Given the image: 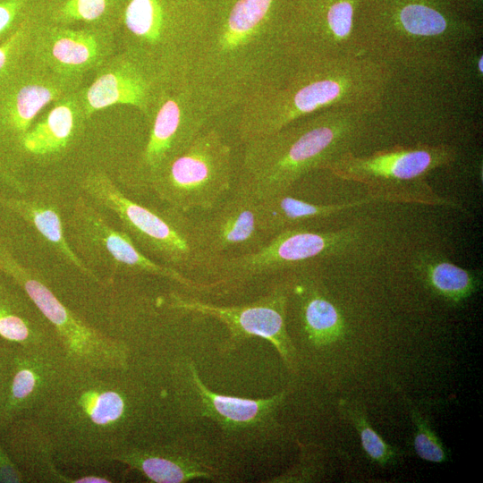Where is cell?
<instances>
[{
    "mask_svg": "<svg viewBox=\"0 0 483 483\" xmlns=\"http://www.w3.org/2000/svg\"><path fill=\"white\" fill-rule=\"evenodd\" d=\"M152 405L130 369L72 366L30 416L50 442L59 466L97 469L148 437Z\"/></svg>",
    "mask_w": 483,
    "mask_h": 483,
    "instance_id": "obj_1",
    "label": "cell"
},
{
    "mask_svg": "<svg viewBox=\"0 0 483 483\" xmlns=\"http://www.w3.org/2000/svg\"><path fill=\"white\" fill-rule=\"evenodd\" d=\"M279 0H230L206 24L190 77L225 119L249 98L279 85L297 57L291 16Z\"/></svg>",
    "mask_w": 483,
    "mask_h": 483,
    "instance_id": "obj_2",
    "label": "cell"
},
{
    "mask_svg": "<svg viewBox=\"0 0 483 483\" xmlns=\"http://www.w3.org/2000/svg\"><path fill=\"white\" fill-rule=\"evenodd\" d=\"M393 75L389 66L366 55L297 57L279 85L251 97L227 119L242 144L328 108L377 113Z\"/></svg>",
    "mask_w": 483,
    "mask_h": 483,
    "instance_id": "obj_3",
    "label": "cell"
},
{
    "mask_svg": "<svg viewBox=\"0 0 483 483\" xmlns=\"http://www.w3.org/2000/svg\"><path fill=\"white\" fill-rule=\"evenodd\" d=\"M380 132L377 113L328 108L242 143L234 186L256 199L288 193L301 177Z\"/></svg>",
    "mask_w": 483,
    "mask_h": 483,
    "instance_id": "obj_4",
    "label": "cell"
},
{
    "mask_svg": "<svg viewBox=\"0 0 483 483\" xmlns=\"http://www.w3.org/2000/svg\"><path fill=\"white\" fill-rule=\"evenodd\" d=\"M80 186L97 207L117 217L122 229L147 256L185 275L209 274L214 261L191 213L166 205L157 208L138 203L100 170L89 172Z\"/></svg>",
    "mask_w": 483,
    "mask_h": 483,
    "instance_id": "obj_5",
    "label": "cell"
},
{
    "mask_svg": "<svg viewBox=\"0 0 483 483\" xmlns=\"http://www.w3.org/2000/svg\"><path fill=\"white\" fill-rule=\"evenodd\" d=\"M457 150L451 144L395 145L369 155L347 152L324 170L348 182L365 185L381 201L416 203L461 208L454 200L438 195L427 181L434 170L453 164Z\"/></svg>",
    "mask_w": 483,
    "mask_h": 483,
    "instance_id": "obj_6",
    "label": "cell"
},
{
    "mask_svg": "<svg viewBox=\"0 0 483 483\" xmlns=\"http://www.w3.org/2000/svg\"><path fill=\"white\" fill-rule=\"evenodd\" d=\"M193 11L185 0H125L117 47L173 75L190 74L207 16Z\"/></svg>",
    "mask_w": 483,
    "mask_h": 483,
    "instance_id": "obj_7",
    "label": "cell"
},
{
    "mask_svg": "<svg viewBox=\"0 0 483 483\" xmlns=\"http://www.w3.org/2000/svg\"><path fill=\"white\" fill-rule=\"evenodd\" d=\"M224 121L189 74L174 79L146 123L141 147L126 170L128 182L149 191L155 176L210 125Z\"/></svg>",
    "mask_w": 483,
    "mask_h": 483,
    "instance_id": "obj_8",
    "label": "cell"
},
{
    "mask_svg": "<svg viewBox=\"0 0 483 483\" xmlns=\"http://www.w3.org/2000/svg\"><path fill=\"white\" fill-rule=\"evenodd\" d=\"M224 121L199 133L173 158L149 186L165 205L181 211L206 212L234 188L233 148Z\"/></svg>",
    "mask_w": 483,
    "mask_h": 483,
    "instance_id": "obj_9",
    "label": "cell"
},
{
    "mask_svg": "<svg viewBox=\"0 0 483 483\" xmlns=\"http://www.w3.org/2000/svg\"><path fill=\"white\" fill-rule=\"evenodd\" d=\"M0 270L28 295L76 367L130 369L129 345L85 322L65 306L35 268L23 265L0 237Z\"/></svg>",
    "mask_w": 483,
    "mask_h": 483,
    "instance_id": "obj_10",
    "label": "cell"
},
{
    "mask_svg": "<svg viewBox=\"0 0 483 483\" xmlns=\"http://www.w3.org/2000/svg\"><path fill=\"white\" fill-rule=\"evenodd\" d=\"M65 229L72 250L95 272L101 269L111 275H151L194 291L216 287L213 282H197L147 256L125 231L114 227L101 208L85 195L73 201Z\"/></svg>",
    "mask_w": 483,
    "mask_h": 483,
    "instance_id": "obj_11",
    "label": "cell"
},
{
    "mask_svg": "<svg viewBox=\"0 0 483 483\" xmlns=\"http://www.w3.org/2000/svg\"><path fill=\"white\" fill-rule=\"evenodd\" d=\"M360 237V230L353 226L326 232L311 231L303 225L288 228L257 250L217 260L208 275L217 286L241 284L340 255Z\"/></svg>",
    "mask_w": 483,
    "mask_h": 483,
    "instance_id": "obj_12",
    "label": "cell"
},
{
    "mask_svg": "<svg viewBox=\"0 0 483 483\" xmlns=\"http://www.w3.org/2000/svg\"><path fill=\"white\" fill-rule=\"evenodd\" d=\"M290 283L277 284L267 294L250 303L218 306L176 292L168 295L167 306L182 312L214 318L228 329L229 338L223 351L237 348L251 337L270 342L288 368L296 365V350L286 328V310Z\"/></svg>",
    "mask_w": 483,
    "mask_h": 483,
    "instance_id": "obj_13",
    "label": "cell"
},
{
    "mask_svg": "<svg viewBox=\"0 0 483 483\" xmlns=\"http://www.w3.org/2000/svg\"><path fill=\"white\" fill-rule=\"evenodd\" d=\"M180 76L118 49L94 72L91 82L83 84L78 93L88 120L106 108L126 106L139 112L147 123L168 85Z\"/></svg>",
    "mask_w": 483,
    "mask_h": 483,
    "instance_id": "obj_14",
    "label": "cell"
},
{
    "mask_svg": "<svg viewBox=\"0 0 483 483\" xmlns=\"http://www.w3.org/2000/svg\"><path fill=\"white\" fill-rule=\"evenodd\" d=\"M117 50L112 30L53 24L38 18L29 56L59 76L84 81Z\"/></svg>",
    "mask_w": 483,
    "mask_h": 483,
    "instance_id": "obj_15",
    "label": "cell"
},
{
    "mask_svg": "<svg viewBox=\"0 0 483 483\" xmlns=\"http://www.w3.org/2000/svg\"><path fill=\"white\" fill-rule=\"evenodd\" d=\"M73 365L59 342L13 344V360L0 407V430L30 417L51 395Z\"/></svg>",
    "mask_w": 483,
    "mask_h": 483,
    "instance_id": "obj_16",
    "label": "cell"
},
{
    "mask_svg": "<svg viewBox=\"0 0 483 483\" xmlns=\"http://www.w3.org/2000/svg\"><path fill=\"white\" fill-rule=\"evenodd\" d=\"M83 84L52 72L30 56L0 83V125L21 162L22 136L48 106Z\"/></svg>",
    "mask_w": 483,
    "mask_h": 483,
    "instance_id": "obj_17",
    "label": "cell"
},
{
    "mask_svg": "<svg viewBox=\"0 0 483 483\" xmlns=\"http://www.w3.org/2000/svg\"><path fill=\"white\" fill-rule=\"evenodd\" d=\"M291 16L289 40L296 57L341 58L363 54L361 20L352 0L318 1Z\"/></svg>",
    "mask_w": 483,
    "mask_h": 483,
    "instance_id": "obj_18",
    "label": "cell"
},
{
    "mask_svg": "<svg viewBox=\"0 0 483 483\" xmlns=\"http://www.w3.org/2000/svg\"><path fill=\"white\" fill-rule=\"evenodd\" d=\"M174 377L180 396L191 399L199 415L218 424L228 436L265 428L286 396L285 392L256 400L218 394L205 386L192 361L177 365Z\"/></svg>",
    "mask_w": 483,
    "mask_h": 483,
    "instance_id": "obj_19",
    "label": "cell"
},
{
    "mask_svg": "<svg viewBox=\"0 0 483 483\" xmlns=\"http://www.w3.org/2000/svg\"><path fill=\"white\" fill-rule=\"evenodd\" d=\"M196 218L214 265L221 258L257 250L270 239L260 221L258 199L236 186L217 206Z\"/></svg>",
    "mask_w": 483,
    "mask_h": 483,
    "instance_id": "obj_20",
    "label": "cell"
},
{
    "mask_svg": "<svg viewBox=\"0 0 483 483\" xmlns=\"http://www.w3.org/2000/svg\"><path fill=\"white\" fill-rule=\"evenodd\" d=\"M3 445L25 483H110L98 474L71 477L57 464L49 440L31 417L13 420L0 430Z\"/></svg>",
    "mask_w": 483,
    "mask_h": 483,
    "instance_id": "obj_21",
    "label": "cell"
},
{
    "mask_svg": "<svg viewBox=\"0 0 483 483\" xmlns=\"http://www.w3.org/2000/svg\"><path fill=\"white\" fill-rule=\"evenodd\" d=\"M129 468L140 471L149 481L180 483L195 478L213 479L219 470L206 462L190 455V452L173 442L148 437L131 445L113 457Z\"/></svg>",
    "mask_w": 483,
    "mask_h": 483,
    "instance_id": "obj_22",
    "label": "cell"
},
{
    "mask_svg": "<svg viewBox=\"0 0 483 483\" xmlns=\"http://www.w3.org/2000/svg\"><path fill=\"white\" fill-rule=\"evenodd\" d=\"M78 90L50 105L22 136L20 150L23 161L28 157L47 160L62 156L79 139L88 119Z\"/></svg>",
    "mask_w": 483,
    "mask_h": 483,
    "instance_id": "obj_23",
    "label": "cell"
},
{
    "mask_svg": "<svg viewBox=\"0 0 483 483\" xmlns=\"http://www.w3.org/2000/svg\"><path fill=\"white\" fill-rule=\"evenodd\" d=\"M0 205L31 226L61 260L91 281L102 284L99 275L87 267L72 250L61 209L54 200L40 195L0 193Z\"/></svg>",
    "mask_w": 483,
    "mask_h": 483,
    "instance_id": "obj_24",
    "label": "cell"
},
{
    "mask_svg": "<svg viewBox=\"0 0 483 483\" xmlns=\"http://www.w3.org/2000/svg\"><path fill=\"white\" fill-rule=\"evenodd\" d=\"M0 337L21 346L59 342L28 295L1 270Z\"/></svg>",
    "mask_w": 483,
    "mask_h": 483,
    "instance_id": "obj_25",
    "label": "cell"
},
{
    "mask_svg": "<svg viewBox=\"0 0 483 483\" xmlns=\"http://www.w3.org/2000/svg\"><path fill=\"white\" fill-rule=\"evenodd\" d=\"M378 200L381 201L377 196L369 194L352 201L316 204L283 193L258 199V208L260 221L271 238L283 230L301 226L309 221L329 217Z\"/></svg>",
    "mask_w": 483,
    "mask_h": 483,
    "instance_id": "obj_26",
    "label": "cell"
},
{
    "mask_svg": "<svg viewBox=\"0 0 483 483\" xmlns=\"http://www.w3.org/2000/svg\"><path fill=\"white\" fill-rule=\"evenodd\" d=\"M413 266L422 284L432 293L451 304H460L481 286L482 278L479 271L461 267L437 253H420Z\"/></svg>",
    "mask_w": 483,
    "mask_h": 483,
    "instance_id": "obj_27",
    "label": "cell"
},
{
    "mask_svg": "<svg viewBox=\"0 0 483 483\" xmlns=\"http://www.w3.org/2000/svg\"><path fill=\"white\" fill-rule=\"evenodd\" d=\"M293 285L300 299L301 317L309 342L325 346L344 334V320L338 309L318 287L310 276L301 275Z\"/></svg>",
    "mask_w": 483,
    "mask_h": 483,
    "instance_id": "obj_28",
    "label": "cell"
},
{
    "mask_svg": "<svg viewBox=\"0 0 483 483\" xmlns=\"http://www.w3.org/2000/svg\"><path fill=\"white\" fill-rule=\"evenodd\" d=\"M125 0H49L39 20L43 22L89 27L115 33Z\"/></svg>",
    "mask_w": 483,
    "mask_h": 483,
    "instance_id": "obj_29",
    "label": "cell"
},
{
    "mask_svg": "<svg viewBox=\"0 0 483 483\" xmlns=\"http://www.w3.org/2000/svg\"><path fill=\"white\" fill-rule=\"evenodd\" d=\"M342 413L357 430L361 446L372 462L381 466L394 465L401 457L395 447L386 443L370 426L366 411L356 402L342 400L339 403Z\"/></svg>",
    "mask_w": 483,
    "mask_h": 483,
    "instance_id": "obj_30",
    "label": "cell"
},
{
    "mask_svg": "<svg viewBox=\"0 0 483 483\" xmlns=\"http://www.w3.org/2000/svg\"><path fill=\"white\" fill-rule=\"evenodd\" d=\"M38 17L25 21L0 43V83L29 57L32 33Z\"/></svg>",
    "mask_w": 483,
    "mask_h": 483,
    "instance_id": "obj_31",
    "label": "cell"
},
{
    "mask_svg": "<svg viewBox=\"0 0 483 483\" xmlns=\"http://www.w3.org/2000/svg\"><path fill=\"white\" fill-rule=\"evenodd\" d=\"M408 408L414 426L413 446L418 456L424 461L435 463L448 461L450 453L428 420L416 407L409 405Z\"/></svg>",
    "mask_w": 483,
    "mask_h": 483,
    "instance_id": "obj_32",
    "label": "cell"
},
{
    "mask_svg": "<svg viewBox=\"0 0 483 483\" xmlns=\"http://www.w3.org/2000/svg\"><path fill=\"white\" fill-rule=\"evenodd\" d=\"M49 0H0V43L25 21L40 17Z\"/></svg>",
    "mask_w": 483,
    "mask_h": 483,
    "instance_id": "obj_33",
    "label": "cell"
},
{
    "mask_svg": "<svg viewBox=\"0 0 483 483\" xmlns=\"http://www.w3.org/2000/svg\"><path fill=\"white\" fill-rule=\"evenodd\" d=\"M21 160L0 125V182L23 194L24 185L19 177Z\"/></svg>",
    "mask_w": 483,
    "mask_h": 483,
    "instance_id": "obj_34",
    "label": "cell"
},
{
    "mask_svg": "<svg viewBox=\"0 0 483 483\" xmlns=\"http://www.w3.org/2000/svg\"><path fill=\"white\" fill-rule=\"evenodd\" d=\"M13 344L0 337V407L10 374Z\"/></svg>",
    "mask_w": 483,
    "mask_h": 483,
    "instance_id": "obj_35",
    "label": "cell"
},
{
    "mask_svg": "<svg viewBox=\"0 0 483 483\" xmlns=\"http://www.w3.org/2000/svg\"><path fill=\"white\" fill-rule=\"evenodd\" d=\"M25 479L5 451L0 436V483H24Z\"/></svg>",
    "mask_w": 483,
    "mask_h": 483,
    "instance_id": "obj_36",
    "label": "cell"
}]
</instances>
